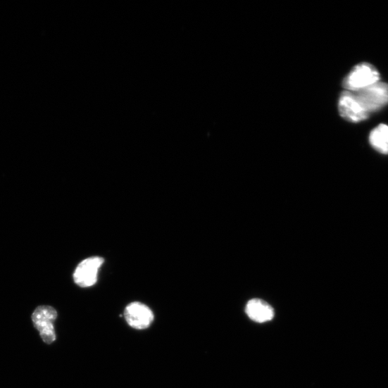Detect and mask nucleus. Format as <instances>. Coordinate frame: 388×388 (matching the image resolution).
<instances>
[{
  "label": "nucleus",
  "instance_id": "obj_2",
  "mask_svg": "<svg viewBox=\"0 0 388 388\" xmlns=\"http://www.w3.org/2000/svg\"><path fill=\"white\" fill-rule=\"evenodd\" d=\"M354 94L368 114L382 109L388 104V85L386 83L378 82Z\"/></svg>",
  "mask_w": 388,
  "mask_h": 388
},
{
  "label": "nucleus",
  "instance_id": "obj_8",
  "mask_svg": "<svg viewBox=\"0 0 388 388\" xmlns=\"http://www.w3.org/2000/svg\"><path fill=\"white\" fill-rule=\"evenodd\" d=\"M370 143L379 153L388 155V126L381 124L375 127L370 134Z\"/></svg>",
  "mask_w": 388,
  "mask_h": 388
},
{
  "label": "nucleus",
  "instance_id": "obj_3",
  "mask_svg": "<svg viewBox=\"0 0 388 388\" xmlns=\"http://www.w3.org/2000/svg\"><path fill=\"white\" fill-rule=\"evenodd\" d=\"M57 316L56 310L49 306H39L32 315L33 325L46 344H51L56 339L54 323Z\"/></svg>",
  "mask_w": 388,
  "mask_h": 388
},
{
  "label": "nucleus",
  "instance_id": "obj_1",
  "mask_svg": "<svg viewBox=\"0 0 388 388\" xmlns=\"http://www.w3.org/2000/svg\"><path fill=\"white\" fill-rule=\"evenodd\" d=\"M380 80L376 68L368 63H360L352 69L343 81L346 91L357 92L366 89Z\"/></svg>",
  "mask_w": 388,
  "mask_h": 388
},
{
  "label": "nucleus",
  "instance_id": "obj_4",
  "mask_svg": "<svg viewBox=\"0 0 388 388\" xmlns=\"http://www.w3.org/2000/svg\"><path fill=\"white\" fill-rule=\"evenodd\" d=\"M339 112L344 119L351 123L367 120L370 115L362 108L354 92L346 90L339 97Z\"/></svg>",
  "mask_w": 388,
  "mask_h": 388
},
{
  "label": "nucleus",
  "instance_id": "obj_7",
  "mask_svg": "<svg viewBox=\"0 0 388 388\" xmlns=\"http://www.w3.org/2000/svg\"><path fill=\"white\" fill-rule=\"evenodd\" d=\"M246 315L254 322L264 323L274 318V309L265 301L261 299H252L245 308Z\"/></svg>",
  "mask_w": 388,
  "mask_h": 388
},
{
  "label": "nucleus",
  "instance_id": "obj_5",
  "mask_svg": "<svg viewBox=\"0 0 388 388\" xmlns=\"http://www.w3.org/2000/svg\"><path fill=\"white\" fill-rule=\"evenodd\" d=\"M125 318L133 329L144 330L149 328L154 321V314L146 304L133 302L125 310Z\"/></svg>",
  "mask_w": 388,
  "mask_h": 388
},
{
  "label": "nucleus",
  "instance_id": "obj_6",
  "mask_svg": "<svg viewBox=\"0 0 388 388\" xmlns=\"http://www.w3.org/2000/svg\"><path fill=\"white\" fill-rule=\"evenodd\" d=\"M104 261L100 257H92L84 260L74 273L75 284L82 288L92 287L96 284L99 270Z\"/></svg>",
  "mask_w": 388,
  "mask_h": 388
}]
</instances>
